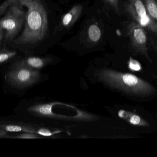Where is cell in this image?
Returning a JSON list of instances; mask_svg holds the SVG:
<instances>
[{"instance_id":"obj_1","label":"cell","mask_w":157,"mask_h":157,"mask_svg":"<svg viewBox=\"0 0 157 157\" xmlns=\"http://www.w3.org/2000/svg\"><path fill=\"white\" fill-rule=\"evenodd\" d=\"M17 4L26 6L25 29L22 35L15 41L17 44H30L41 41L48 29L47 11L40 0H6L0 6V15L9 6Z\"/></svg>"},{"instance_id":"obj_2","label":"cell","mask_w":157,"mask_h":157,"mask_svg":"<svg viewBox=\"0 0 157 157\" xmlns=\"http://www.w3.org/2000/svg\"><path fill=\"white\" fill-rule=\"evenodd\" d=\"M98 77L109 86L135 96L147 97L156 91L150 83L132 74L104 68L99 71Z\"/></svg>"},{"instance_id":"obj_3","label":"cell","mask_w":157,"mask_h":157,"mask_svg":"<svg viewBox=\"0 0 157 157\" xmlns=\"http://www.w3.org/2000/svg\"><path fill=\"white\" fill-rule=\"evenodd\" d=\"M9 6L6 14L0 19V35H3L4 32L6 39L11 40L21 29L25 21L26 13L21 5L13 4Z\"/></svg>"},{"instance_id":"obj_4","label":"cell","mask_w":157,"mask_h":157,"mask_svg":"<svg viewBox=\"0 0 157 157\" xmlns=\"http://www.w3.org/2000/svg\"><path fill=\"white\" fill-rule=\"evenodd\" d=\"M40 76V73L37 70L17 62L8 71L6 78L12 85L18 88H25L37 82Z\"/></svg>"},{"instance_id":"obj_5","label":"cell","mask_w":157,"mask_h":157,"mask_svg":"<svg viewBox=\"0 0 157 157\" xmlns=\"http://www.w3.org/2000/svg\"><path fill=\"white\" fill-rule=\"evenodd\" d=\"M127 32L134 48L151 61L148 54L147 35L143 27L137 23L131 22L128 25Z\"/></svg>"},{"instance_id":"obj_6","label":"cell","mask_w":157,"mask_h":157,"mask_svg":"<svg viewBox=\"0 0 157 157\" xmlns=\"http://www.w3.org/2000/svg\"><path fill=\"white\" fill-rule=\"evenodd\" d=\"M125 9L130 16L140 26L143 27L147 28L152 32L157 34V23L152 19L149 15L144 17L139 16L135 13L130 3L126 5Z\"/></svg>"},{"instance_id":"obj_7","label":"cell","mask_w":157,"mask_h":157,"mask_svg":"<svg viewBox=\"0 0 157 157\" xmlns=\"http://www.w3.org/2000/svg\"><path fill=\"white\" fill-rule=\"evenodd\" d=\"M83 7L81 5H76L64 15L62 18L60 27L67 29L71 27L78 19L82 13Z\"/></svg>"},{"instance_id":"obj_8","label":"cell","mask_w":157,"mask_h":157,"mask_svg":"<svg viewBox=\"0 0 157 157\" xmlns=\"http://www.w3.org/2000/svg\"><path fill=\"white\" fill-rule=\"evenodd\" d=\"M118 115L120 118L124 119L133 125L145 127L149 126V124L145 120L142 119L138 115L132 112H128L124 110H120L118 112Z\"/></svg>"},{"instance_id":"obj_9","label":"cell","mask_w":157,"mask_h":157,"mask_svg":"<svg viewBox=\"0 0 157 157\" xmlns=\"http://www.w3.org/2000/svg\"><path fill=\"white\" fill-rule=\"evenodd\" d=\"M50 59L36 57H30L19 61L23 65L34 69H40L45 66L49 62Z\"/></svg>"},{"instance_id":"obj_10","label":"cell","mask_w":157,"mask_h":157,"mask_svg":"<svg viewBox=\"0 0 157 157\" xmlns=\"http://www.w3.org/2000/svg\"><path fill=\"white\" fill-rule=\"evenodd\" d=\"M0 129L9 132L30 133L36 134V130L29 126H21L17 125H1Z\"/></svg>"},{"instance_id":"obj_11","label":"cell","mask_w":157,"mask_h":157,"mask_svg":"<svg viewBox=\"0 0 157 157\" xmlns=\"http://www.w3.org/2000/svg\"><path fill=\"white\" fill-rule=\"evenodd\" d=\"M88 39L91 43H97L99 41L101 37V31L98 25H90L88 29Z\"/></svg>"},{"instance_id":"obj_12","label":"cell","mask_w":157,"mask_h":157,"mask_svg":"<svg viewBox=\"0 0 157 157\" xmlns=\"http://www.w3.org/2000/svg\"><path fill=\"white\" fill-rule=\"evenodd\" d=\"M130 4L132 6L135 13L139 16L144 17L148 15L145 6L141 0H129Z\"/></svg>"},{"instance_id":"obj_13","label":"cell","mask_w":157,"mask_h":157,"mask_svg":"<svg viewBox=\"0 0 157 157\" xmlns=\"http://www.w3.org/2000/svg\"><path fill=\"white\" fill-rule=\"evenodd\" d=\"M147 14L157 23V3L155 0H144Z\"/></svg>"},{"instance_id":"obj_14","label":"cell","mask_w":157,"mask_h":157,"mask_svg":"<svg viewBox=\"0 0 157 157\" xmlns=\"http://www.w3.org/2000/svg\"><path fill=\"white\" fill-rule=\"evenodd\" d=\"M17 52L15 51H10L4 49L0 51V64L12 59L16 55Z\"/></svg>"},{"instance_id":"obj_15","label":"cell","mask_w":157,"mask_h":157,"mask_svg":"<svg viewBox=\"0 0 157 157\" xmlns=\"http://www.w3.org/2000/svg\"><path fill=\"white\" fill-rule=\"evenodd\" d=\"M128 67L130 70L133 72H138L142 70L141 64L135 59L130 57L128 62Z\"/></svg>"},{"instance_id":"obj_16","label":"cell","mask_w":157,"mask_h":157,"mask_svg":"<svg viewBox=\"0 0 157 157\" xmlns=\"http://www.w3.org/2000/svg\"><path fill=\"white\" fill-rule=\"evenodd\" d=\"M11 138H17V139H37L40 137L36 134L30 133H24L20 134L16 136L11 137Z\"/></svg>"},{"instance_id":"obj_17","label":"cell","mask_w":157,"mask_h":157,"mask_svg":"<svg viewBox=\"0 0 157 157\" xmlns=\"http://www.w3.org/2000/svg\"><path fill=\"white\" fill-rule=\"evenodd\" d=\"M60 132V131H50L48 129L41 128V129H40L39 130L36 131V134L42 135L43 136H46V137H48V136H51V135L55 134L58 133Z\"/></svg>"},{"instance_id":"obj_18","label":"cell","mask_w":157,"mask_h":157,"mask_svg":"<svg viewBox=\"0 0 157 157\" xmlns=\"http://www.w3.org/2000/svg\"><path fill=\"white\" fill-rule=\"evenodd\" d=\"M105 1L109 4L116 12L120 13L119 0H105Z\"/></svg>"},{"instance_id":"obj_19","label":"cell","mask_w":157,"mask_h":157,"mask_svg":"<svg viewBox=\"0 0 157 157\" xmlns=\"http://www.w3.org/2000/svg\"><path fill=\"white\" fill-rule=\"evenodd\" d=\"M0 138H10L8 136L7 132L0 129Z\"/></svg>"},{"instance_id":"obj_20","label":"cell","mask_w":157,"mask_h":157,"mask_svg":"<svg viewBox=\"0 0 157 157\" xmlns=\"http://www.w3.org/2000/svg\"><path fill=\"white\" fill-rule=\"evenodd\" d=\"M2 39L0 38V43H1V41H2Z\"/></svg>"}]
</instances>
